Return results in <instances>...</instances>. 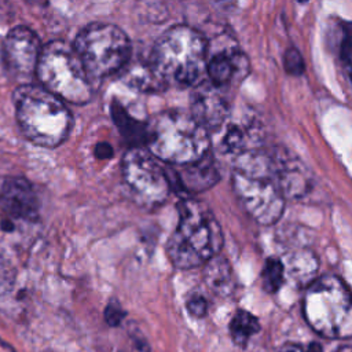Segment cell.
<instances>
[{"label": "cell", "instance_id": "obj_31", "mask_svg": "<svg viewBox=\"0 0 352 352\" xmlns=\"http://www.w3.org/2000/svg\"><path fill=\"white\" fill-rule=\"evenodd\" d=\"M1 226H3V230H6V231H12V230H14V223L10 221V220L3 221Z\"/></svg>", "mask_w": 352, "mask_h": 352}, {"label": "cell", "instance_id": "obj_10", "mask_svg": "<svg viewBox=\"0 0 352 352\" xmlns=\"http://www.w3.org/2000/svg\"><path fill=\"white\" fill-rule=\"evenodd\" d=\"M41 51L40 38L26 26L12 28L3 40V60L15 78H29L36 73Z\"/></svg>", "mask_w": 352, "mask_h": 352}, {"label": "cell", "instance_id": "obj_25", "mask_svg": "<svg viewBox=\"0 0 352 352\" xmlns=\"http://www.w3.org/2000/svg\"><path fill=\"white\" fill-rule=\"evenodd\" d=\"M126 316V311L122 309V307L120 305V302L117 300H110L103 311V318L104 322L110 326V327H117L122 323V320Z\"/></svg>", "mask_w": 352, "mask_h": 352}, {"label": "cell", "instance_id": "obj_7", "mask_svg": "<svg viewBox=\"0 0 352 352\" xmlns=\"http://www.w3.org/2000/svg\"><path fill=\"white\" fill-rule=\"evenodd\" d=\"M302 312L308 324L326 338H352V294L334 275L316 278L307 289Z\"/></svg>", "mask_w": 352, "mask_h": 352}, {"label": "cell", "instance_id": "obj_9", "mask_svg": "<svg viewBox=\"0 0 352 352\" xmlns=\"http://www.w3.org/2000/svg\"><path fill=\"white\" fill-rule=\"evenodd\" d=\"M124 184L132 199L143 208L162 205L172 190L168 172L148 150L131 147L122 157Z\"/></svg>", "mask_w": 352, "mask_h": 352}, {"label": "cell", "instance_id": "obj_17", "mask_svg": "<svg viewBox=\"0 0 352 352\" xmlns=\"http://www.w3.org/2000/svg\"><path fill=\"white\" fill-rule=\"evenodd\" d=\"M223 128L224 133L219 143V150L223 154L234 155L236 160L242 154L257 150L252 146L258 139L253 122H226Z\"/></svg>", "mask_w": 352, "mask_h": 352}, {"label": "cell", "instance_id": "obj_11", "mask_svg": "<svg viewBox=\"0 0 352 352\" xmlns=\"http://www.w3.org/2000/svg\"><path fill=\"white\" fill-rule=\"evenodd\" d=\"M191 116L208 131L216 132L228 121L231 103L226 94V88L212 84L209 80L202 81L192 88Z\"/></svg>", "mask_w": 352, "mask_h": 352}, {"label": "cell", "instance_id": "obj_15", "mask_svg": "<svg viewBox=\"0 0 352 352\" xmlns=\"http://www.w3.org/2000/svg\"><path fill=\"white\" fill-rule=\"evenodd\" d=\"M120 78L129 88L139 92L153 94L168 88V84L164 81L155 65L153 63L150 54L136 55L132 52L128 63L120 72Z\"/></svg>", "mask_w": 352, "mask_h": 352}, {"label": "cell", "instance_id": "obj_16", "mask_svg": "<svg viewBox=\"0 0 352 352\" xmlns=\"http://www.w3.org/2000/svg\"><path fill=\"white\" fill-rule=\"evenodd\" d=\"M275 176L285 198H298L308 191V176L298 160L286 154H271Z\"/></svg>", "mask_w": 352, "mask_h": 352}, {"label": "cell", "instance_id": "obj_22", "mask_svg": "<svg viewBox=\"0 0 352 352\" xmlns=\"http://www.w3.org/2000/svg\"><path fill=\"white\" fill-rule=\"evenodd\" d=\"M285 265L279 258L271 257L265 261L261 272L263 287L268 293H275L280 289L285 280Z\"/></svg>", "mask_w": 352, "mask_h": 352}, {"label": "cell", "instance_id": "obj_4", "mask_svg": "<svg viewBox=\"0 0 352 352\" xmlns=\"http://www.w3.org/2000/svg\"><path fill=\"white\" fill-rule=\"evenodd\" d=\"M209 43L201 32L175 25L155 41L150 56L164 81L175 87H197L206 77Z\"/></svg>", "mask_w": 352, "mask_h": 352}, {"label": "cell", "instance_id": "obj_30", "mask_svg": "<svg viewBox=\"0 0 352 352\" xmlns=\"http://www.w3.org/2000/svg\"><path fill=\"white\" fill-rule=\"evenodd\" d=\"M304 352H322V346L318 344V342H311L305 349Z\"/></svg>", "mask_w": 352, "mask_h": 352}, {"label": "cell", "instance_id": "obj_29", "mask_svg": "<svg viewBox=\"0 0 352 352\" xmlns=\"http://www.w3.org/2000/svg\"><path fill=\"white\" fill-rule=\"evenodd\" d=\"M279 352H304V349H302L300 345L287 344V345H283Z\"/></svg>", "mask_w": 352, "mask_h": 352}, {"label": "cell", "instance_id": "obj_23", "mask_svg": "<svg viewBox=\"0 0 352 352\" xmlns=\"http://www.w3.org/2000/svg\"><path fill=\"white\" fill-rule=\"evenodd\" d=\"M338 55L344 72L352 80V30L348 23H338Z\"/></svg>", "mask_w": 352, "mask_h": 352}, {"label": "cell", "instance_id": "obj_26", "mask_svg": "<svg viewBox=\"0 0 352 352\" xmlns=\"http://www.w3.org/2000/svg\"><path fill=\"white\" fill-rule=\"evenodd\" d=\"M283 63H285V70L289 74H293V76H300L304 72V69H305L304 59H302L301 54L296 48H289L285 52Z\"/></svg>", "mask_w": 352, "mask_h": 352}, {"label": "cell", "instance_id": "obj_27", "mask_svg": "<svg viewBox=\"0 0 352 352\" xmlns=\"http://www.w3.org/2000/svg\"><path fill=\"white\" fill-rule=\"evenodd\" d=\"M188 314L194 318H204L208 312V301L202 294H192L186 301Z\"/></svg>", "mask_w": 352, "mask_h": 352}, {"label": "cell", "instance_id": "obj_3", "mask_svg": "<svg viewBox=\"0 0 352 352\" xmlns=\"http://www.w3.org/2000/svg\"><path fill=\"white\" fill-rule=\"evenodd\" d=\"M146 146L157 160L184 166L210 153V138L191 113L172 109L155 114L148 121Z\"/></svg>", "mask_w": 352, "mask_h": 352}, {"label": "cell", "instance_id": "obj_5", "mask_svg": "<svg viewBox=\"0 0 352 352\" xmlns=\"http://www.w3.org/2000/svg\"><path fill=\"white\" fill-rule=\"evenodd\" d=\"M18 125L32 143L41 147L62 144L72 129L73 117L62 99L41 85L22 84L14 92Z\"/></svg>", "mask_w": 352, "mask_h": 352}, {"label": "cell", "instance_id": "obj_2", "mask_svg": "<svg viewBox=\"0 0 352 352\" xmlns=\"http://www.w3.org/2000/svg\"><path fill=\"white\" fill-rule=\"evenodd\" d=\"M232 190L243 210L258 224H275L285 209V195L275 176L271 154L258 150L235 160Z\"/></svg>", "mask_w": 352, "mask_h": 352}, {"label": "cell", "instance_id": "obj_12", "mask_svg": "<svg viewBox=\"0 0 352 352\" xmlns=\"http://www.w3.org/2000/svg\"><path fill=\"white\" fill-rule=\"evenodd\" d=\"M249 60L235 43L208 48L206 76L220 88L241 82L249 73Z\"/></svg>", "mask_w": 352, "mask_h": 352}, {"label": "cell", "instance_id": "obj_14", "mask_svg": "<svg viewBox=\"0 0 352 352\" xmlns=\"http://www.w3.org/2000/svg\"><path fill=\"white\" fill-rule=\"evenodd\" d=\"M180 168V170H166L170 187H176V191L201 192L219 180V170L210 153L202 160Z\"/></svg>", "mask_w": 352, "mask_h": 352}, {"label": "cell", "instance_id": "obj_13", "mask_svg": "<svg viewBox=\"0 0 352 352\" xmlns=\"http://www.w3.org/2000/svg\"><path fill=\"white\" fill-rule=\"evenodd\" d=\"M38 197L25 177H0V209L10 217L34 221L38 217Z\"/></svg>", "mask_w": 352, "mask_h": 352}, {"label": "cell", "instance_id": "obj_21", "mask_svg": "<svg viewBox=\"0 0 352 352\" xmlns=\"http://www.w3.org/2000/svg\"><path fill=\"white\" fill-rule=\"evenodd\" d=\"M228 329L234 344L243 348L246 346L250 337L260 330V323L254 315L248 311L239 309L234 314Z\"/></svg>", "mask_w": 352, "mask_h": 352}, {"label": "cell", "instance_id": "obj_24", "mask_svg": "<svg viewBox=\"0 0 352 352\" xmlns=\"http://www.w3.org/2000/svg\"><path fill=\"white\" fill-rule=\"evenodd\" d=\"M16 271L11 260L0 252V296L7 294L12 290L15 283Z\"/></svg>", "mask_w": 352, "mask_h": 352}, {"label": "cell", "instance_id": "obj_8", "mask_svg": "<svg viewBox=\"0 0 352 352\" xmlns=\"http://www.w3.org/2000/svg\"><path fill=\"white\" fill-rule=\"evenodd\" d=\"M92 81L120 74L133 50L126 33L107 22L84 26L73 44Z\"/></svg>", "mask_w": 352, "mask_h": 352}, {"label": "cell", "instance_id": "obj_20", "mask_svg": "<svg viewBox=\"0 0 352 352\" xmlns=\"http://www.w3.org/2000/svg\"><path fill=\"white\" fill-rule=\"evenodd\" d=\"M285 265V271L296 280L298 285H311L316 279L318 260L311 252H296L292 253Z\"/></svg>", "mask_w": 352, "mask_h": 352}, {"label": "cell", "instance_id": "obj_19", "mask_svg": "<svg viewBox=\"0 0 352 352\" xmlns=\"http://www.w3.org/2000/svg\"><path fill=\"white\" fill-rule=\"evenodd\" d=\"M110 113L122 138L129 144H132V147H142L140 144L146 143L147 124H143L139 120H136L133 116H131L118 100L111 102Z\"/></svg>", "mask_w": 352, "mask_h": 352}, {"label": "cell", "instance_id": "obj_32", "mask_svg": "<svg viewBox=\"0 0 352 352\" xmlns=\"http://www.w3.org/2000/svg\"><path fill=\"white\" fill-rule=\"evenodd\" d=\"M336 352H352V345H344V346L338 348Z\"/></svg>", "mask_w": 352, "mask_h": 352}, {"label": "cell", "instance_id": "obj_28", "mask_svg": "<svg viewBox=\"0 0 352 352\" xmlns=\"http://www.w3.org/2000/svg\"><path fill=\"white\" fill-rule=\"evenodd\" d=\"M95 155L100 160H109L114 155V150L110 143L107 142H100L95 146Z\"/></svg>", "mask_w": 352, "mask_h": 352}, {"label": "cell", "instance_id": "obj_6", "mask_svg": "<svg viewBox=\"0 0 352 352\" xmlns=\"http://www.w3.org/2000/svg\"><path fill=\"white\" fill-rule=\"evenodd\" d=\"M36 76L41 87L73 104L88 103L94 94V81L89 77L74 47L54 40L43 47Z\"/></svg>", "mask_w": 352, "mask_h": 352}, {"label": "cell", "instance_id": "obj_18", "mask_svg": "<svg viewBox=\"0 0 352 352\" xmlns=\"http://www.w3.org/2000/svg\"><path fill=\"white\" fill-rule=\"evenodd\" d=\"M204 280L217 296L227 297L235 290V278L227 258L214 256L204 265Z\"/></svg>", "mask_w": 352, "mask_h": 352}, {"label": "cell", "instance_id": "obj_1", "mask_svg": "<svg viewBox=\"0 0 352 352\" xmlns=\"http://www.w3.org/2000/svg\"><path fill=\"white\" fill-rule=\"evenodd\" d=\"M223 241L221 227L208 205L192 198L177 204V224L166 242L168 257L176 268L205 265L219 254Z\"/></svg>", "mask_w": 352, "mask_h": 352}]
</instances>
